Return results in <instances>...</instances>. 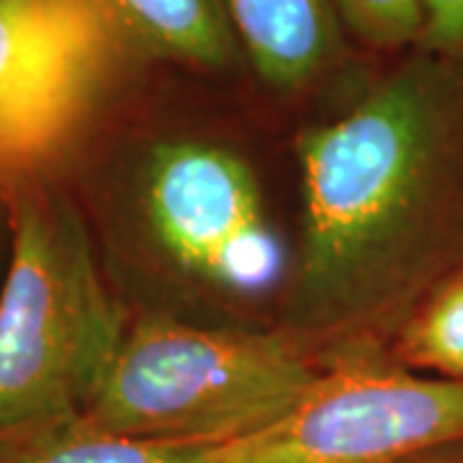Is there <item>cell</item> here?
Returning a JSON list of instances; mask_svg holds the SVG:
<instances>
[{"instance_id": "obj_1", "label": "cell", "mask_w": 463, "mask_h": 463, "mask_svg": "<svg viewBox=\"0 0 463 463\" xmlns=\"http://www.w3.org/2000/svg\"><path fill=\"white\" fill-rule=\"evenodd\" d=\"M301 245L286 332L319 368L389 358L463 270V57H389L294 142Z\"/></svg>"}, {"instance_id": "obj_2", "label": "cell", "mask_w": 463, "mask_h": 463, "mask_svg": "<svg viewBox=\"0 0 463 463\" xmlns=\"http://www.w3.org/2000/svg\"><path fill=\"white\" fill-rule=\"evenodd\" d=\"M11 265L0 291V438L83 414L109 376L129 319L90 230L57 178L0 191Z\"/></svg>"}, {"instance_id": "obj_3", "label": "cell", "mask_w": 463, "mask_h": 463, "mask_svg": "<svg viewBox=\"0 0 463 463\" xmlns=\"http://www.w3.org/2000/svg\"><path fill=\"white\" fill-rule=\"evenodd\" d=\"M319 371L281 330L201 327L145 312L127 325L83 417L149 443L224 446L288 412Z\"/></svg>"}, {"instance_id": "obj_4", "label": "cell", "mask_w": 463, "mask_h": 463, "mask_svg": "<svg viewBox=\"0 0 463 463\" xmlns=\"http://www.w3.org/2000/svg\"><path fill=\"white\" fill-rule=\"evenodd\" d=\"M149 62L106 0H0V191L57 178Z\"/></svg>"}, {"instance_id": "obj_5", "label": "cell", "mask_w": 463, "mask_h": 463, "mask_svg": "<svg viewBox=\"0 0 463 463\" xmlns=\"http://www.w3.org/2000/svg\"><path fill=\"white\" fill-rule=\"evenodd\" d=\"M139 165L145 232L183 276L234 298L263 297L283 281L281 240L242 152L173 134L149 142Z\"/></svg>"}, {"instance_id": "obj_6", "label": "cell", "mask_w": 463, "mask_h": 463, "mask_svg": "<svg viewBox=\"0 0 463 463\" xmlns=\"http://www.w3.org/2000/svg\"><path fill=\"white\" fill-rule=\"evenodd\" d=\"M458 440L463 381L355 358L322 368L263 430L209 448V463H404Z\"/></svg>"}, {"instance_id": "obj_7", "label": "cell", "mask_w": 463, "mask_h": 463, "mask_svg": "<svg viewBox=\"0 0 463 463\" xmlns=\"http://www.w3.org/2000/svg\"><path fill=\"white\" fill-rule=\"evenodd\" d=\"M248 75L276 99H304L337 83L355 60L332 0H222Z\"/></svg>"}, {"instance_id": "obj_8", "label": "cell", "mask_w": 463, "mask_h": 463, "mask_svg": "<svg viewBox=\"0 0 463 463\" xmlns=\"http://www.w3.org/2000/svg\"><path fill=\"white\" fill-rule=\"evenodd\" d=\"M132 42L160 65L232 80L248 65L222 0H106Z\"/></svg>"}, {"instance_id": "obj_9", "label": "cell", "mask_w": 463, "mask_h": 463, "mask_svg": "<svg viewBox=\"0 0 463 463\" xmlns=\"http://www.w3.org/2000/svg\"><path fill=\"white\" fill-rule=\"evenodd\" d=\"M0 463H209V448L137 440L72 414L3 435Z\"/></svg>"}, {"instance_id": "obj_10", "label": "cell", "mask_w": 463, "mask_h": 463, "mask_svg": "<svg viewBox=\"0 0 463 463\" xmlns=\"http://www.w3.org/2000/svg\"><path fill=\"white\" fill-rule=\"evenodd\" d=\"M389 358L420 373L463 381V270L410 319Z\"/></svg>"}, {"instance_id": "obj_11", "label": "cell", "mask_w": 463, "mask_h": 463, "mask_svg": "<svg viewBox=\"0 0 463 463\" xmlns=\"http://www.w3.org/2000/svg\"><path fill=\"white\" fill-rule=\"evenodd\" d=\"M347 36L373 60H389L420 47V0H332Z\"/></svg>"}, {"instance_id": "obj_12", "label": "cell", "mask_w": 463, "mask_h": 463, "mask_svg": "<svg viewBox=\"0 0 463 463\" xmlns=\"http://www.w3.org/2000/svg\"><path fill=\"white\" fill-rule=\"evenodd\" d=\"M422 3V50L463 57V0H420Z\"/></svg>"}, {"instance_id": "obj_13", "label": "cell", "mask_w": 463, "mask_h": 463, "mask_svg": "<svg viewBox=\"0 0 463 463\" xmlns=\"http://www.w3.org/2000/svg\"><path fill=\"white\" fill-rule=\"evenodd\" d=\"M404 463H463V440L425 450V453H420V456H414Z\"/></svg>"}]
</instances>
